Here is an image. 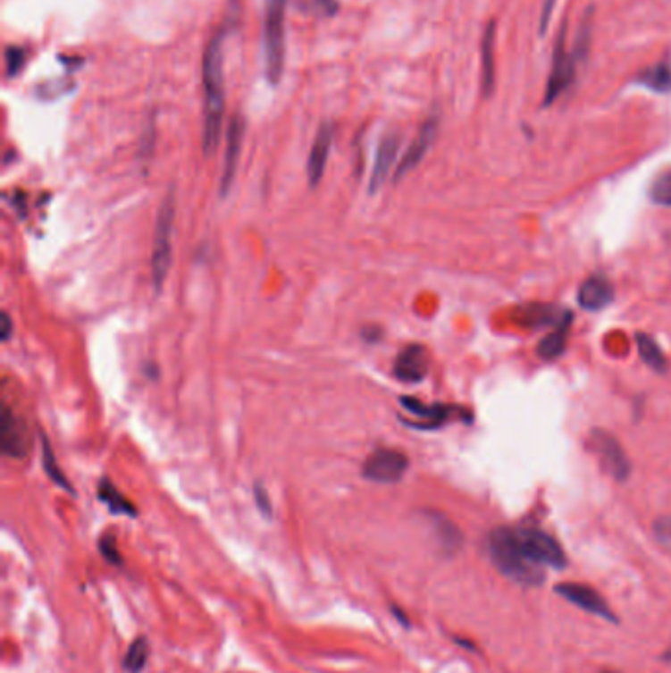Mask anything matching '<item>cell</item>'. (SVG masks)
I'll return each mask as SVG.
<instances>
[{"mask_svg": "<svg viewBox=\"0 0 671 673\" xmlns=\"http://www.w3.org/2000/svg\"><path fill=\"white\" fill-rule=\"evenodd\" d=\"M225 34L211 38L203 54V87H205V121H203V152L211 156L221 139L225 114Z\"/></svg>", "mask_w": 671, "mask_h": 673, "instance_id": "1", "label": "cell"}, {"mask_svg": "<svg viewBox=\"0 0 671 673\" xmlns=\"http://www.w3.org/2000/svg\"><path fill=\"white\" fill-rule=\"evenodd\" d=\"M489 550L494 565L507 575L508 579L526 585V587L541 583L543 571L540 569L538 563H533L528 555L522 551L516 532L514 530H494L489 538Z\"/></svg>", "mask_w": 671, "mask_h": 673, "instance_id": "2", "label": "cell"}, {"mask_svg": "<svg viewBox=\"0 0 671 673\" xmlns=\"http://www.w3.org/2000/svg\"><path fill=\"white\" fill-rule=\"evenodd\" d=\"M286 6L288 0H264L262 46H264V73L270 85H278L284 73Z\"/></svg>", "mask_w": 671, "mask_h": 673, "instance_id": "3", "label": "cell"}, {"mask_svg": "<svg viewBox=\"0 0 671 673\" xmlns=\"http://www.w3.org/2000/svg\"><path fill=\"white\" fill-rule=\"evenodd\" d=\"M173 221H176V198H173V191H170L160 205L158 219H155V231H154L150 268H152V286L155 291L162 290L165 278H168L170 274Z\"/></svg>", "mask_w": 671, "mask_h": 673, "instance_id": "4", "label": "cell"}, {"mask_svg": "<svg viewBox=\"0 0 671 673\" xmlns=\"http://www.w3.org/2000/svg\"><path fill=\"white\" fill-rule=\"evenodd\" d=\"M577 55L566 50V28H563L558 38L556 52H553V65L546 85V93H543V106L556 103L573 85L577 75Z\"/></svg>", "mask_w": 671, "mask_h": 673, "instance_id": "5", "label": "cell"}, {"mask_svg": "<svg viewBox=\"0 0 671 673\" xmlns=\"http://www.w3.org/2000/svg\"><path fill=\"white\" fill-rule=\"evenodd\" d=\"M516 532V538L522 551L538 565H548L553 569L566 568L567 558L566 551L561 550V545L551 538L549 534L536 530V528H520Z\"/></svg>", "mask_w": 671, "mask_h": 673, "instance_id": "6", "label": "cell"}, {"mask_svg": "<svg viewBox=\"0 0 671 673\" xmlns=\"http://www.w3.org/2000/svg\"><path fill=\"white\" fill-rule=\"evenodd\" d=\"M407 465H410V461H407V457L402 451L381 447L368 455V459L363 467V475L365 479L373 483L392 484L400 481L406 475Z\"/></svg>", "mask_w": 671, "mask_h": 673, "instance_id": "7", "label": "cell"}, {"mask_svg": "<svg viewBox=\"0 0 671 673\" xmlns=\"http://www.w3.org/2000/svg\"><path fill=\"white\" fill-rule=\"evenodd\" d=\"M591 449L616 481H626V476L630 475V461L615 437L607 432H595L591 437Z\"/></svg>", "mask_w": 671, "mask_h": 673, "instance_id": "8", "label": "cell"}, {"mask_svg": "<svg viewBox=\"0 0 671 673\" xmlns=\"http://www.w3.org/2000/svg\"><path fill=\"white\" fill-rule=\"evenodd\" d=\"M242 139H245V119H242L240 114H237V116H232L229 130H227L225 162H222L221 185H219V191L222 198H225V195L231 191L232 183H235L237 170H239V158L242 150Z\"/></svg>", "mask_w": 671, "mask_h": 673, "instance_id": "9", "label": "cell"}, {"mask_svg": "<svg viewBox=\"0 0 671 673\" xmlns=\"http://www.w3.org/2000/svg\"><path fill=\"white\" fill-rule=\"evenodd\" d=\"M0 442H3L4 455L13 457V459H22L32 447V437L30 432H28V425L8 408H4Z\"/></svg>", "mask_w": 671, "mask_h": 673, "instance_id": "10", "label": "cell"}, {"mask_svg": "<svg viewBox=\"0 0 671 673\" xmlns=\"http://www.w3.org/2000/svg\"><path fill=\"white\" fill-rule=\"evenodd\" d=\"M556 591L561 594L563 599L575 604V607L587 610L591 614H597V617L615 620V614H612V610H610L608 604L605 602V599H602L595 589L587 587V585L561 583V585H558Z\"/></svg>", "mask_w": 671, "mask_h": 673, "instance_id": "11", "label": "cell"}, {"mask_svg": "<svg viewBox=\"0 0 671 673\" xmlns=\"http://www.w3.org/2000/svg\"><path fill=\"white\" fill-rule=\"evenodd\" d=\"M430 368V357L422 345H407L400 350L394 360V374L398 380L407 384H415L425 378Z\"/></svg>", "mask_w": 671, "mask_h": 673, "instance_id": "12", "label": "cell"}, {"mask_svg": "<svg viewBox=\"0 0 671 673\" xmlns=\"http://www.w3.org/2000/svg\"><path fill=\"white\" fill-rule=\"evenodd\" d=\"M333 139H335V126L331 122L321 124L315 134V140L314 144H311L309 158H307V180L311 188H315V185L321 181V178H323L331 146H333Z\"/></svg>", "mask_w": 671, "mask_h": 673, "instance_id": "13", "label": "cell"}, {"mask_svg": "<svg viewBox=\"0 0 671 673\" xmlns=\"http://www.w3.org/2000/svg\"><path fill=\"white\" fill-rule=\"evenodd\" d=\"M437 129H440V122H437L435 116H432L430 121H425V124L422 126L420 134L415 136V140L410 144V148L406 150V154H404V158L400 160V164H398L396 173H394L396 181L402 180L407 172H412L415 168V165L424 160V156L427 154V150L432 148V144L435 140Z\"/></svg>", "mask_w": 671, "mask_h": 673, "instance_id": "14", "label": "cell"}, {"mask_svg": "<svg viewBox=\"0 0 671 673\" xmlns=\"http://www.w3.org/2000/svg\"><path fill=\"white\" fill-rule=\"evenodd\" d=\"M400 404L412 416H415L417 419H420V422H412L410 424L412 427H420V429L441 427L447 422V419L451 417V414H453V408H449V406H443V404H424V402H420V400L410 398V396H404L400 400Z\"/></svg>", "mask_w": 671, "mask_h": 673, "instance_id": "15", "label": "cell"}, {"mask_svg": "<svg viewBox=\"0 0 671 673\" xmlns=\"http://www.w3.org/2000/svg\"><path fill=\"white\" fill-rule=\"evenodd\" d=\"M398 148H400V136L390 134L381 142L376 150V158L373 165V173H371V183H368V191L376 193L382 188V183L386 181L388 173H390L394 160L398 156Z\"/></svg>", "mask_w": 671, "mask_h": 673, "instance_id": "16", "label": "cell"}, {"mask_svg": "<svg viewBox=\"0 0 671 673\" xmlns=\"http://www.w3.org/2000/svg\"><path fill=\"white\" fill-rule=\"evenodd\" d=\"M612 298H615V290H612L610 282L602 276H591L579 288V306L587 311L605 309Z\"/></svg>", "mask_w": 671, "mask_h": 673, "instance_id": "17", "label": "cell"}, {"mask_svg": "<svg viewBox=\"0 0 671 673\" xmlns=\"http://www.w3.org/2000/svg\"><path fill=\"white\" fill-rule=\"evenodd\" d=\"M481 85L484 97H491L496 85V26L491 22L486 26L481 42Z\"/></svg>", "mask_w": 671, "mask_h": 673, "instance_id": "18", "label": "cell"}, {"mask_svg": "<svg viewBox=\"0 0 671 673\" xmlns=\"http://www.w3.org/2000/svg\"><path fill=\"white\" fill-rule=\"evenodd\" d=\"M569 314V311H561V309H556L553 306H540V304H533V306H526L520 309V324H524L530 329H540V327H556L559 325L563 319H566V315Z\"/></svg>", "mask_w": 671, "mask_h": 673, "instance_id": "19", "label": "cell"}, {"mask_svg": "<svg viewBox=\"0 0 671 673\" xmlns=\"http://www.w3.org/2000/svg\"><path fill=\"white\" fill-rule=\"evenodd\" d=\"M571 324H573V315L569 311L566 319H563L559 325L553 327L551 333L538 345V355L543 360H553V358H558V357L563 355V350H566V347H567Z\"/></svg>", "mask_w": 671, "mask_h": 673, "instance_id": "20", "label": "cell"}, {"mask_svg": "<svg viewBox=\"0 0 671 673\" xmlns=\"http://www.w3.org/2000/svg\"><path fill=\"white\" fill-rule=\"evenodd\" d=\"M636 83L654 93H671V62H661L636 75Z\"/></svg>", "mask_w": 671, "mask_h": 673, "instance_id": "21", "label": "cell"}, {"mask_svg": "<svg viewBox=\"0 0 671 673\" xmlns=\"http://www.w3.org/2000/svg\"><path fill=\"white\" fill-rule=\"evenodd\" d=\"M636 347H638V353H640L642 360H644V363L651 370H656V373H664L666 366H667V360L664 357V350H661L659 345L656 343V339H651L646 333H638L636 335Z\"/></svg>", "mask_w": 671, "mask_h": 673, "instance_id": "22", "label": "cell"}, {"mask_svg": "<svg viewBox=\"0 0 671 673\" xmlns=\"http://www.w3.org/2000/svg\"><path fill=\"white\" fill-rule=\"evenodd\" d=\"M99 499L106 506H109V510L114 512V514H129V516L136 514L130 501L124 499V496L119 492V489H116V486L111 481L103 479L99 483Z\"/></svg>", "mask_w": 671, "mask_h": 673, "instance_id": "23", "label": "cell"}, {"mask_svg": "<svg viewBox=\"0 0 671 673\" xmlns=\"http://www.w3.org/2000/svg\"><path fill=\"white\" fill-rule=\"evenodd\" d=\"M432 522L435 526V534H437V540H440L441 548L447 551V553H453L461 548V532L455 528V524L449 522L447 518H443V516H437L433 514L432 516Z\"/></svg>", "mask_w": 671, "mask_h": 673, "instance_id": "24", "label": "cell"}, {"mask_svg": "<svg viewBox=\"0 0 671 673\" xmlns=\"http://www.w3.org/2000/svg\"><path fill=\"white\" fill-rule=\"evenodd\" d=\"M146 660H148V642L146 638H136L124 656V669L129 673H140Z\"/></svg>", "mask_w": 671, "mask_h": 673, "instance_id": "25", "label": "cell"}, {"mask_svg": "<svg viewBox=\"0 0 671 673\" xmlns=\"http://www.w3.org/2000/svg\"><path fill=\"white\" fill-rule=\"evenodd\" d=\"M650 199L656 205L671 207V170L659 173L650 188Z\"/></svg>", "mask_w": 671, "mask_h": 673, "instance_id": "26", "label": "cell"}, {"mask_svg": "<svg viewBox=\"0 0 671 673\" xmlns=\"http://www.w3.org/2000/svg\"><path fill=\"white\" fill-rule=\"evenodd\" d=\"M42 442H44V447H42V459H44V469H46L47 476H50V479H52V481H54L55 484H60V486H62V489H65V491L73 492L71 484H70V483H67V479H65V475H63V473L60 471V467H57V465H55V459H54V451H52L50 443H47V442H46V437L42 439Z\"/></svg>", "mask_w": 671, "mask_h": 673, "instance_id": "27", "label": "cell"}, {"mask_svg": "<svg viewBox=\"0 0 671 673\" xmlns=\"http://www.w3.org/2000/svg\"><path fill=\"white\" fill-rule=\"evenodd\" d=\"M301 13L311 16H335L339 11L337 0H296Z\"/></svg>", "mask_w": 671, "mask_h": 673, "instance_id": "28", "label": "cell"}, {"mask_svg": "<svg viewBox=\"0 0 671 673\" xmlns=\"http://www.w3.org/2000/svg\"><path fill=\"white\" fill-rule=\"evenodd\" d=\"M26 50L24 47H18V46H13L6 50V75L8 77H14L21 73V70L26 63Z\"/></svg>", "mask_w": 671, "mask_h": 673, "instance_id": "29", "label": "cell"}, {"mask_svg": "<svg viewBox=\"0 0 671 673\" xmlns=\"http://www.w3.org/2000/svg\"><path fill=\"white\" fill-rule=\"evenodd\" d=\"M99 548H101V553L105 555V559L109 561V563H113V565H121L122 563L121 553H119V550H116L114 535H105V538L99 543Z\"/></svg>", "mask_w": 671, "mask_h": 673, "instance_id": "30", "label": "cell"}, {"mask_svg": "<svg viewBox=\"0 0 671 673\" xmlns=\"http://www.w3.org/2000/svg\"><path fill=\"white\" fill-rule=\"evenodd\" d=\"M654 530L658 540L666 545V548L671 550V518H659L654 524Z\"/></svg>", "mask_w": 671, "mask_h": 673, "instance_id": "31", "label": "cell"}, {"mask_svg": "<svg viewBox=\"0 0 671 673\" xmlns=\"http://www.w3.org/2000/svg\"><path fill=\"white\" fill-rule=\"evenodd\" d=\"M556 4L558 0H543V6H541V16H540V34L543 36L548 30V26L551 22V16H553V11H556Z\"/></svg>", "mask_w": 671, "mask_h": 673, "instance_id": "32", "label": "cell"}, {"mask_svg": "<svg viewBox=\"0 0 671 673\" xmlns=\"http://www.w3.org/2000/svg\"><path fill=\"white\" fill-rule=\"evenodd\" d=\"M255 499H256V504H258V509L262 510V514H264V516H270V512H272V504H270V499H268L266 491L262 489L260 484L255 486Z\"/></svg>", "mask_w": 671, "mask_h": 673, "instance_id": "33", "label": "cell"}, {"mask_svg": "<svg viewBox=\"0 0 671 673\" xmlns=\"http://www.w3.org/2000/svg\"><path fill=\"white\" fill-rule=\"evenodd\" d=\"M11 333H13V321L11 317H8V314H3V331H0V337H3V341H8L11 339Z\"/></svg>", "mask_w": 671, "mask_h": 673, "instance_id": "34", "label": "cell"}]
</instances>
